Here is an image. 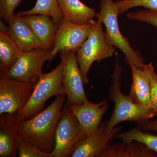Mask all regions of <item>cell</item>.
<instances>
[{
	"label": "cell",
	"instance_id": "obj_1",
	"mask_svg": "<svg viewBox=\"0 0 157 157\" xmlns=\"http://www.w3.org/2000/svg\"><path fill=\"white\" fill-rule=\"evenodd\" d=\"M66 95L56 96L46 109L29 119L18 123V138L50 154L55 147L56 130L62 114Z\"/></svg>",
	"mask_w": 157,
	"mask_h": 157
},
{
	"label": "cell",
	"instance_id": "obj_2",
	"mask_svg": "<svg viewBox=\"0 0 157 157\" xmlns=\"http://www.w3.org/2000/svg\"><path fill=\"white\" fill-rule=\"evenodd\" d=\"M122 72V68L117 57L112 84L109 89V98L114 103V110L109 121L106 122L109 130L114 128L122 122L133 121L137 123L148 120L154 117L151 110L137 104L130 95H126L122 92L120 80Z\"/></svg>",
	"mask_w": 157,
	"mask_h": 157
},
{
	"label": "cell",
	"instance_id": "obj_3",
	"mask_svg": "<svg viewBox=\"0 0 157 157\" xmlns=\"http://www.w3.org/2000/svg\"><path fill=\"white\" fill-rule=\"evenodd\" d=\"M63 65L58 66L49 73H44L34 86L29 100L23 109L15 115L17 123L29 119L43 110L46 101L51 97L66 95L63 84Z\"/></svg>",
	"mask_w": 157,
	"mask_h": 157
},
{
	"label": "cell",
	"instance_id": "obj_4",
	"mask_svg": "<svg viewBox=\"0 0 157 157\" xmlns=\"http://www.w3.org/2000/svg\"><path fill=\"white\" fill-rule=\"evenodd\" d=\"M100 8V11L97 13L96 17L105 26L107 42L123 52L129 65L132 64L137 68L144 69L145 64L140 52L132 48L128 39L123 36L120 30L118 22L119 14L115 2L113 0H101Z\"/></svg>",
	"mask_w": 157,
	"mask_h": 157
},
{
	"label": "cell",
	"instance_id": "obj_5",
	"mask_svg": "<svg viewBox=\"0 0 157 157\" xmlns=\"http://www.w3.org/2000/svg\"><path fill=\"white\" fill-rule=\"evenodd\" d=\"M115 48L107 42L103 23L95 21L87 39L76 52L77 62L84 84L88 82L87 74L93 63L112 57L115 53Z\"/></svg>",
	"mask_w": 157,
	"mask_h": 157
},
{
	"label": "cell",
	"instance_id": "obj_6",
	"mask_svg": "<svg viewBox=\"0 0 157 157\" xmlns=\"http://www.w3.org/2000/svg\"><path fill=\"white\" fill-rule=\"evenodd\" d=\"M52 59L51 51L45 48L22 51L11 70L1 72L0 76L26 82L34 87L43 73L42 69L45 62Z\"/></svg>",
	"mask_w": 157,
	"mask_h": 157
},
{
	"label": "cell",
	"instance_id": "obj_7",
	"mask_svg": "<svg viewBox=\"0 0 157 157\" xmlns=\"http://www.w3.org/2000/svg\"><path fill=\"white\" fill-rule=\"evenodd\" d=\"M87 137L75 115L64 106L56 130L51 157H72L76 144Z\"/></svg>",
	"mask_w": 157,
	"mask_h": 157
},
{
	"label": "cell",
	"instance_id": "obj_8",
	"mask_svg": "<svg viewBox=\"0 0 157 157\" xmlns=\"http://www.w3.org/2000/svg\"><path fill=\"white\" fill-rule=\"evenodd\" d=\"M63 65V84L67 102L65 106L77 105L88 100L83 87V78L78 66L76 52L73 51L60 53Z\"/></svg>",
	"mask_w": 157,
	"mask_h": 157
},
{
	"label": "cell",
	"instance_id": "obj_9",
	"mask_svg": "<svg viewBox=\"0 0 157 157\" xmlns=\"http://www.w3.org/2000/svg\"><path fill=\"white\" fill-rule=\"evenodd\" d=\"M33 89L26 82L0 76V114H18L28 102Z\"/></svg>",
	"mask_w": 157,
	"mask_h": 157
},
{
	"label": "cell",
	"instance_id": "obj_10",
	"mask_svg": "<svg viewBox=\"0 0 157 157\" xmlns=\"http://www.w3.org/2000/svg\"><path fill=\"white\" fill-rule=\"evenodd\" d=\"M93 24L78 25L63 18L54 40L52 59L58 53L70 51L76 52L87 39Z\"/></svg>",
	"mask_w": 157,
	"mask_h": 157
},
{
	"label": "cell",
	"instance_id": "obj_11",
	"mask_svg": "<svg viewBox=\"0 0 157 157\" xmlns=\"http://www.w3.org/2000/svg\"><path fill=\"white\" fill-rule=\"evenodd\" d=\"M121 128L115 127L109 130L106 123H101L93 134L76 144L71 157H99Z\"/></svg>",
	"mask_w": 157,
	"mask_h": 157
},
{
	"label": "cell",
	"instance_id": "obj_12",
	"mask_svg": "<svg viewBox=\"0 0 157 157\" xmlns=\"http://www.w3.org/2000/svg\"><path fill=\"white\" fill-rule=\"evenodd\" d=\"M67 107L76 117L88 137L95 132L101 124L102 117L108 109V104L106 100L98 104L87 100L81 104Z\"/></svg>",
	"mask_w": 157,
	"mask_h": 157
},
{
	"label": "cell",
	"instance_id": "obj_13",
	"mask_svg": "<svg viewBox=\"0 0 157 157\" xmlns=\"http://www.w3.org/2000/svg\"><path fill=\"white\" fill-rule=\"evenodd\" d=\"M129 65L132 69V76L129 95L137 104L151 110L149 77L153 64L152 63L145 64L143 69L137 68L132 64Z\"/></svg>",
	"mask_w": 157,
	"mask_h": 157
},
{
	"label": "cell",
	"instance_id": "obj_14",
	"mask_svg": "<svg viewBox=\"0 0 157 157\" xmlns=\"http://www.w3.org/2000/svg\"><path fill=\"white\" fill-rule=\"evenodd\" d=\"M8 25V33L22 51L43 48L42 42L21 16L14 14Z\"/></svg>",
	"mask_w": 157,
	"mask_h": 157
},
{
	"label": "cell",
	"instance_id": "obj_15",
	"mask_svg": "<svg viewBox=\"0 0 157 157\" xmlns=\"http://www.w3.org/2000/svg\"><path fill=\"white\" fill-rule=\"evenodd\" d=\"M15 115L0 114V157H15L18 155V135Z\"/></svg>",
	"mask_w": 157,
	"mask_h": 157
},
{
	"label": "cell",
	"instance_id": "obj_16",
	"mask_svg": "<svg viewBox=\"0 0 157 157\" xmlns=\"http://www.w3.org/2000/svg\"><path fill=\"white\" fill-rule=\"evenodd\" d=\"M21 17L42 42L43 48L52 50L59 24L54 21L50 16L43 14H30Z\"/></svg>",
	"mask_w": 157,
	"mask_h": 157
},
{
	"label": "cell",
	"instance_id": "obj_17",
	"mask_svg": "<svg viewBox=\"0 0 157 157\" xmlns=\"http://www.w3.org/2000/svg\"><path fill=\"white\" fill-rule=\"evenodd\" d=\"M64 19L78 25L92 24L97 13L80 0H57Z\"/></svg>",
	"mask_w": 157,
	"mask_h": 157
},
{
	"label": "cell",
	"instance_id": "obj_18",
	"mask_svg": "<svg viewBox=\"0 0 157 157\" xmlns=\"http://www.w3.org/2000/svg\"><path fill=\"white\" fill-rule=\"evenodd\" d=\"M98 157H157V154L140 142L108 144Z\"/></svg>",
	"mask_w": 157,
	"mask_h": 157
},
{
	"label": "cell",
	"instance_id": "obj_19",
	"mask_svg": "<svg viewBox=\"0 0 157 157\" xmlns=\"http://www.w3.org/2000/svg\"><path fill=\"white\" fill-rule=\"evenodd\" d=\"M22 51L8 33L0 32L1 72L11 70Z\"/></svg>",
	"mask_w": 157,
	"mask_h": 157
},
{
	"label": "cell",
	"instance_id": "obj_20",
	"mask_svg": "<svg viewBox=\"0 0 157 157\" xmlns=\"http://www.w3.org/2000/svg\"><path fill=\"white\" fill-rule=\"evenodd\" d=\"M33 14H40L50 16L54 21L59 24L63 19V15L59 8L57 0H37L33 9L17 13L20 16Z\"/></svg>",
	"mask_w": 157,
	"mask_h": 157
},
{
	"label": "cell",
	"instance_id": "obj_21",
	"mask_svg": "<svg viewBox=\"0 0 157 157\" xmlns=\"http://www.w3.org/2000/svg\"><path fill=\"white\" fill-rule=\"evenodd\" d=\"M115 137L124 142L136 141L143 144L148 148L157 154V135L145 133L135 128L127 132L117 133Z\"/></svg>",
	"mask_w": 157,
	"mask_h": 157
},
{
	"label": "cell",
	"instance_id": "obj_22",
	"mask_svg": "<svg viewBox=\"0 0 157 157\" xmlns=\"http://www.w3.org/2000/svg\"><path fill=\"white\" fill-rule=\"evenodd\" d=\"M119 14H123L129 9L142 7L157 12V0H120L115 2Z\"/></svg>",
	"mask_w": 157,
	"mask_h": 157
},
{
	"label": "cell",
	"instance_id": "obj_23",
	"mask_svg": "<svg viewBox=\"0 0 157 157\" xmlns=\"http://www.w3.org/2000/svg\"><path fill=\"white\" fill-rule=\"evenodd\" d=\"M18 156L19 157H51L50 154L45 152L29 142L18 138Z\"/></svg>",
	"mask_w": 157,
	"mask_h": 157
},
{
	"label": "cell",
	"instance_id": "obj_24",
	"mask_svg": "<svg viewBox=\"0 0 157 157\" xmlns=\"http://www.w3.org/2000/svg\"><path fill=\"white\" fill-rule=\"evenodd\" d=\"M128 19L146 23L157 29V12L145 9L128 12L127 14Z\"/></svg>",
	"mask_w": 157,
	"mask_h": 157
},
{
	"label": "cell",
	"instance_id": "obj_25",
	"mask_svg": "<svg viewBox=\"0 0 157 157\" xmlns=\"http://www.w3.org/2000/svg\"><path fill=\"white\" fill-rule=\"evenodd\" d=\"M22 0H0V17L9 24L14 16V11Z\"/></svg>",
	"mask_w": 157,
	"mask_h": 157
},
{
	"label": "cell",
	"instance_id": "obj_26",
	"mask_svg": "<svg viewBox=\"0 0 157 157\" xmlns=\"http://www.w3.org/2000/svg\"><path fill=\"white\" fill-rule=\"evenodd\" d=\"M150 85L151 89V109L155 116H157V74L154 67L150 74Z\"/></svg>",
	"mask_w": 157,
	"mask_h": 157
},
{
	"label": "cell",
	"instance_id": "obj_27",
	"mask_svg": "<svg viewBox=\"0 0 157 157\" xmlns=\"http://www.w3.org/2000/svg\"><path fill=\"white\" fill-rule=\"evenodd\" d=\"M138 128L142 131L157 132V117L154 120L143 121L137 123Z\"/></svg>",
	"mask_w": 157,
	"mask_h": 157
},
{
	"label": "cell",
	"instance_id": "obj_28",
	"mask_svg": "<svg viewBox=\"0 0 157 157\" xmlns=\"http://www.w3.org/2000/svg\"><path fill=\"white\" fill-rule=\"evenodd\" d=\"M9 31V27L6 26L2 21L1 20V32L8 33Z\"/></svg>",
	"mask_w": 157,
	"mask_h": 157
}]
</instances>
